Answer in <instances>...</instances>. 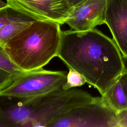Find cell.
I'll use <instances>...</instances> for the list:
<instances>
[{
	"mask_svg": "<svg viewBox=\"0 0 127 127\" xmlns=\"http://www.w3.org/2000/svg\"><path fill=\"white\" fill-rule=\"evenodd\" d=\"M57 57L68 68L80 73L101 96L126 69L115 41L95 28L86 31H62Z\"/></svg>",
	"mask_w": 127,
	"mask_h": 127,
	"instance_id": "obj_1",
	"label": "cell"
},
{
	"mask_svg": "<svg viewBox=\"0 0 127 127\" xmlns=\"http://www.w3.org/2000/svg\"><path fill=\"white\" fill-rule=\"evenodd\" d=\"M58 22L36 20L3 46L11 61L24 71L42 68L57 55L62 31Z\"/></svg>",
	"mask_w": 127,
	"mask_h": 127,
	"instance_id": "obj_2",
	"label": "cell"
},
{
	"mask_svg": "<svg viewBox=\"0 0 127 127\" xmlns=\"http://www.w3.org/2000/svg\"><path fill=\"white\" fill-rule=\"evenodd\" d=\"M94 98L88 92L75 88L61 89L40 96L22 98L25 127H50L61 116L91 102Z\"/></svg>",
	"mask_w": 127,
	"mask_h": 127,
	"instance_id": "obj_3",
	"label": "cell"
},
{
	"mask_svg": "<svg viewBox=\"0 0 127 127\" xmlns=\"http://www.w3.org/2000/svg\"><path fill=\"white\" fill-rule=\"evenodd\" d=\"M67 74L63 71L39 68L15 76L11 84L0 91V96L28 98L62 89Z\"/></svg>",
	"mask_w": 127,
	"mask_h": 127,
	"instance_id": "obj_4",
	"label": "cell"
},
{
	"mask_svg": "<svg viewBox=\"0 0 127 127\" xmlns=\"http://www.w3.org/2000/svg\"><path fill=\"white\" fill-rule=\"evenodd\" d=\"M50 127H118L117 115L101 96L61 116Z\"/></svg>",
	"mask_w": 127,
	"mask_h": 127,
	"instance_id": "obj_5",
	"label": "cell"
},
{
	"mask_svg": "<svg viewBox=\"0 0 127 127\" xmlns=\"http://www.w3.org/2000/svg\"><path fill=\"white\" fill-rule=\"evenodd\" d=\"M6 3L38 20L64 24L71 7L65 0H6Z\"/></svg>",
	"mask_w": 127,
	"mask_h": 127,
	"instance_id": "obj_6",
	"label": "cell"
},
{
	"mask_svg": "<svg viewBox=\"0 0 127 127\" xmlns=\"http://www.w3.org/2000/svg\"><path fill=\"white\" fill-rule=\"evenodd\" d=\"M107 0H86L71 8L64 24L71 30L86 31L105 23Z\"/></svg>",
	"mask_w": 127,
	"mask_h": 127,
	"instance_id": "obj_7",
	"label": "cell"
},
{
	"mask_svg": "<svg viewBox=\"0 0 127 127\" xmlns=\"http://www.w3.org/2000/svg\"><path fill=\"white\" fill-rule=\"evenodd\" d=\"M105 24L123 58L127 59V0H107Z\"/></svg>",
	"mask_w": 127,
	"mask_h": 127,
	"instance_id": "obj_8",
	"label": "cell"
},
{
	"mask_svg": "<svg viewBox=\"0 0 127 127\" xmlns=\"http://www.w3.org/2000/svg\"><path fill=\"white\" fill-rule=\"evenodd\" d=\"M102 96L117 113L127 109V98L119 79Z\"/></svg>",
	"mask_w": 127,
	"mask_h": 127,
	"instance_id": "obj_9",
	"label": "cell"
},
{
	"mask_svg": "<svg viewBox=\"0 0 127 127\" xmlns=\"http://www.w3.org/2000/svg\"><path fill=\"white\" fill-rule=\"evenodd\" d=\"M38 20L34 17L17 9L8 4L0 6V29L7 23L18 20Z\"/></svg>",
	"mask_w": 127,
	"mask_h": 127,
	"instance_id": "obj_10",
	"label": "cell"
},
{
	"mask_svg": "<svg viewBox=\"0 0 127 127\" xmlns=\"http://www.w3.org/2000/svg\"><path fill=\"white\" fill-rule=\"evenodd\" d=\"M34 21L18 20L9 22L0 29V45H4Z\"/></svg>",
	"mask_w": 127,
	"mask_h": 127,
	"instance_id": "obj_11",
	"label": "cell"
},
{
	"mask_svg": "<svg viewBox=\"0 0 127 127\" xmlns=\"http://www.w3.org/2000/svg\"><path fill=\"white\" fill-rule=\"evenodd\" d=\"M0 68L14 76L25 71L18 67L10 59L4 47L0 45Z\"/></svg>",
	"mask_w": 127,
	"mask_h": 127,
	"instance_id": "obj_12",
	"label": "cell"
},
{
	"mask_svg": "<svg viewBox=\"0 0 127 127\" xmlns=\"http://www.w3.org/2000/svg\"><path fill=\"white\" fill-rule=\"evenodd\" d=\"M69 71L66 76V80L62 87L64 90L69 89L84 85L86 81L84 77L73 69L69 67Z\"/></svg>",
	"mask_w": 127,
	"mask_h": 127,
	"instance_id": "obj_13",
	"label": "cell"
},
{
	"mask_svg": "<svg viewBox=\"0 0 127 127\" xmlns=\"http://www.w3.org/2000/svg\"><path fill=\"white\" fill-rule=\"evenodd\" d=\"M14 77L13 75L0 68V91L11 84Z\"/></svg>",
	"mask_w": 127,
	"mask_h": 127,
	"instance_id": "obj_14",
	"label": "cell"
},
{
	"mask_svg": "<svg viewBox=\"0 0 127 127\" xmlns=\"http://www.w3.org/2000/svg\"><path fill=\"white\" fill-rule=\"evenodd\" d=\"M118 127H127V116L124 110L117 113Z\"/></svg>",
	"mask_w": 127,
	"mask_h": 127,
	"instance_id": "obj_15",
	"label": "cell"
},
{
	"mask_svg": "<svg viewBox=\"0 0 127 127\" xmlns=\"http://www.w3.org/2000/svg\"><path fill=\"white\" fill-rule=\"evenodd\" d=\"M127 98V69H125L119 78Z\"/></svg>",
	"mask_w": 127,
	"mask_h": 127,
	"instance_id": "obj_16",
	"label": "cell"
},
{
	"mask_svg": "<svg viewBox=\"0 0 127 127\" xmlns=\"http://www.w3.org/2000/svg\"><path fill=\"white\" fill-rule=\"evenodd\" d=\"M65 0L71 7H73L86 0Z\"/></svg>",
	"mask_w": 127,
	"mask_h": 127,
	"instance_id": "obj_17",
	"label": "cell"
},
{
	"mask_svg": "<svg viewBox=\"0 0 127 127\" xmlns=\"http://www.w3.org/2000/svg\"><path fill=\"white\" fill-rule=\"evenodd\" d=\"M124 111L125 113L126 114V115L127 116V109H126V110H124Z\"/></svg>",
	"mask_w": 127,
	"mask_h": 127,
	"instance_id": "obj_18",
	"label": "cell"
}]
</instances>
